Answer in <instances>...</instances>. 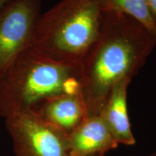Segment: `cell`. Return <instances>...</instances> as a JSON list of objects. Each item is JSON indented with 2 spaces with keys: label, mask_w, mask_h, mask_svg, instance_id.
Listing matches in <instances>:
<instances>
[{
  "label": "cell",
  "mask_w": 156,
  "mask_h": 156,
  "mask_svg": "<svg viewBox=\"0 0 156 156\" xmlns=\"http://www.w3.org/2000/svg\"><path fill=\"white\" fill-rule=\"evenodd\" d=\"M155 47L156 36L139 21L118 12H103L96 40L80 64L88 116L99 114L113 86L135 77Z\"/></svg>",
  "instance_id": "6da1fadb"
},
{
  "label": "cell",
  "mask_w": 156,
  "mask_h": 156,
  "mask_svg": "<svg viewBox=\"0 0 156 156\" xmlns=\"http://www.w3.org/2000/svg\"><path fill=\"white\" fill-rule=\"evenodd\" d=\"M78 91L80 67L55 62L32 44L0 76V115L5 119L31 109L47 98Z\"/></svg>",
  "instance_id": "7a4b0ae2"
},
{
  "label": "cell",
  "mask_w": 156,
  "mask_h": 156,
  "mask_svg": "<svg viewBox=\"0 0 156 156\" xmlns=\"http://www.w3.org/2000/svg\"><path fill=\"white\" fill-rule=\"evenodd\" d=\"M102 13L101 0H60L39 16L33 45L55 62L80 67L98 35Z\"/></svg>",
  "instance_id": "3957f363"
},
{
  "label": "cell",
  "mask_w": 156,
  "mask_h": 156,
  "mask_svg": "<svg viewBox=\"0 0 156 156\" xmlns=\"http://www.w3.org/2000/svg\"><path fill=\"white\" fill-rule=\"evenodd\" d=\"M15 156H71L68 135L31 109L5 118Z\"/></svg>",
  "instance_id": "277c9868"
},
{
  "label": "cell",
  "mask_w": 156,
  "mask_h": 156,
  "mask_svg": "<svg viewBox=\"0 0 156 156\" xmlns=\"http://www.w3.org/2000/svg\"><path fill=\"white\" fill-rule=\"evenodd\" d=\"M41 0H12L0 9V76L33 44Z\"/></svg>",
  "instance_id": "5b68a950"
},
{
  "label": "cell",
  "mask_w": 156,
  "mask_h": 156,
  "mask_svg": "<svg viewBox=\"0 0 156 156\" xmlns=\"http://www.w3.org/2000/svg\"><path fill=\"white\" fill-rule=\"evenodd\" d=\"M43 120L67 135L88 116L81 91L62 93L44 99L31 108Z\"/></svg>",
  "instance_id": "8992f818"
},
{
  "label": "cell",
  "mask_w": 156,
  "mask_h": 156,
  "mask_svg": "<svg viewBox=\"0 0 156 156\" xmlns=\"http://www.w3.org/2000/svg\"><path fill=\"white\" fill-rule=\"evenodd\" d=\"M71 156H104L119 144L99 115L88 116L68 135Z\"/></svg>",
  "instance_id": "52a82bcc"
},
{
  "label": "cell",
  "mask_w": 156,
  "mask_h": 156,
  "mask_svg": "<svg viewBox=\"0 0 156 156\" xmlns=\"http://www.w3.org/2000/svg\"><path fill=\"white\" fill-rule=\"evenodd\" d=\"M131 80L124 78L115 84L98 114L119 145L136 144L127 109V90Z\"/></svg>",
  "instance_id": "ba28073f"
},
{
  "label": "cell",
  "mask_w": 156,
  "mask_h": 156,
  "mask_svg": "<svg viewBox=\"0 0 156 156\" xmlns=\"http://www.w3.org/2000/svg\"><path fill=\"white\" fill-rule=\"evenodd\" d=\"M103 11L118 12L133 17L156 36V26L145 0H101Z\"/></svg>",
  "instance_id": "9c48e42d"
},
{
  "label": "cell",
  "mask_w": 156,
  "mask_h": 156,
  "mask_svg": "<svg viewBox=\"0 0 156 156\" xmlns=\"http://www.w3.org/2000/svg\"><path fill=\"white\" fill-rule=\"evenodd\" d=\"M145 2L154 24L156 26V0H145Z\"/></svg>",
  "instance_id": "30bf717a"
},
{
  "label": "cell",
  "mask_w": 156,
  "mask_h": 156,
  "mask_svg": "<svg viewBox=\"0 0 156 156\" xmlns=\"http://www.w3.org/2000/svg\"><path fill=\"white\" fill-rule=\"evenodd\" d=\"M10 1H12V0H0V9Z\"/></svg>",
  "instance_id": "8fae6325"
},
{
  "label": "cell",
  "mask_w": 156,
  "mask_h": 156,
  "mask_svg": "<svg viewBox=\"0 0 156 156\" xmlns=\"http://www.w3.org/2000/svg\"><path fill=\"white\" fill-rule=\"evenodd\" d=\"M129 156H134V155H129ZM148 156H156V151H155V152H153V153H151Z\"/></svg>",
  "instance_id": "7c38bea8"
},
{
  "label": "cell",
  "mask_w": 156,
  "mask_h": 156,
  "mask_svg": "<svg viewBox=\"0 0 156 156\" xmlns=\"http://www.w3.org/2000/svg\"><path fill=\"white\" fill-rule=\"evenodd\" d=\"M95 156H99V155H95Z\"/></svg>",
  "instance_id": "4fadbf2b"
}]
</instances>
